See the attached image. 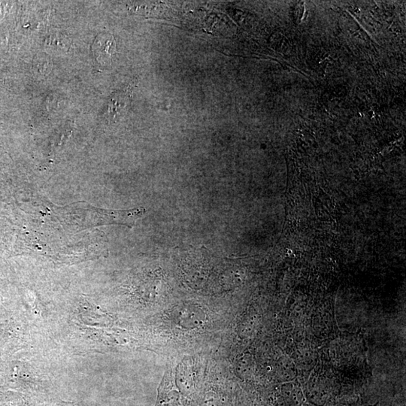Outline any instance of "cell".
Listing matches in <instances>:
<instances>
[{
	"label": "cell",
	"mask_w": 406,
	"mask_h": 406,
	"mask_svg": "<svg viewBox=\"0 0 406 406\" xmlns=\"http://www.w3.org/2000/svg\"><path fill=\"white\" fill-rule=\"evenodd\" d=\"M115 51L116 43L112 35L105 33L97 36L93 44V54L100 63L105 65L111 62Z\"/></svg>",
	"instance_id": "cell-1"
},
{
	"label": "cell",
	"mask_w": 406,
	"mask_h": 406,
	"mask_svg": "<svg viewBox=\"0 0 406 406\" xmlns=\"http://www.w3.org/2000/svg\"><path fill=\"white\" fill-rule=\"evenodd\" d=\"M126 105V97L125 94H116L112 96L110 103L108 105V113L109 115H113L115 118V115L118 113V111L123 109Z\"/></svg>",
	"instance_id": "cell-2"
}]
</instances>
